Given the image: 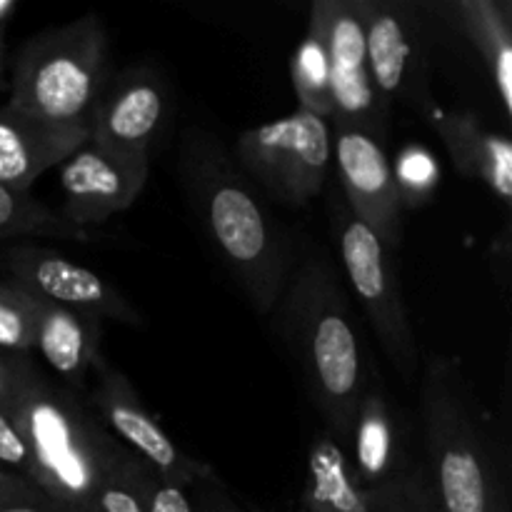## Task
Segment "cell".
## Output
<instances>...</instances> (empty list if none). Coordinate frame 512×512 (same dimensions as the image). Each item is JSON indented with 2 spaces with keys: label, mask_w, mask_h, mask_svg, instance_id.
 <instances>
[{
  "label": "cell",
  "mask_w": 512,
  "mask_h": 512,
  "mask_svg": "<svg viewBox=\"0 0 512 512\" xmlns=\"http://www.w3.org/2000/svg\"><path fill=\"white\" fill-rule=\"evenodd\" d=\"M28 238L88 240V233L65 223L58 213L45 208L30 193L0 185V245Z\"/></svg>",
  "instance_id": "cell-21"
},
{
  "label": "cell",
  "mask_w": 512,
  "mask_h": 512,
  "mask_svg": "<svg viewBox=\"0 0 512 512\" xmlns=\"http://www.w3.org/2000/svg\"><path fill=\"white\" fill-rule=\"evenodd\" d=\"M95 378L98 383L90 393L88 405L98 415L103 428L125 450L148 463L158 475L183 485V488H193L198 480L213 473L208 465L188 458L173 443V438L160 428L158 420L143 408L130 380L118 368L105 363V358L95 368Z\"/></svg>",
  "instance_id": "cell-11"
},
{
  "label": "cell",
  "mask_w": 512,
  "mask_h": 512,
  "mask_svg": "<svg viewBox=\"0 0 512 512\" xmlns=\"http://www.w3.org/2000/svg\"><path fill=\"white\" fill-rule=\"evenodd\" d=\"M248 512H270V510H260V508H248Z\"/></svg>",
  "instance_id": "cell-35"
},
{
  "label": "cell",
  "mask_w": 512,
  "mask_h": 512,
  "mask_svg": "<svg viewBox=\"0 0 512 512\" xmlns=\"http://www.w3.org/2000/svg\"><path fill=\"white\" fill-rule=\"evenodd\" d=\"M290 78L298 95V110L313 113L330 123L333 118V93H330V65L320 35L308 25V33L295 48L290 60Z\"/></svg>",
  "instance_id": "cell-22"
},
{
  "label": "cell",
  "mask_w": 512,
  "mask_h": 512,
  "mask_svg": "<svg viewBox=\"0 0 512 512\" xmlns=\"http://www.w3.org/2000/svg\"><path fill=\"white\" fill-rule=\"evenodd\" d=\"M430 475H425L438 512H495V468L458 368L430 360L420 388Z\"/></svg>",
  "instance_id": "cell-5"
},
{
  "label": "cell",
  "mask_w": 512,
  "mask_h": 512,
  "mask_svg": "<svg viewBox=\"0 0 512 512\" xmlns=\"http://www.w3.org/2000/svg\"><path fill=\"white\" fill-rule=\"evenodd\" d=\"M15 10H18V3H15V0H0V33H3L8 20L15 15Z\"/></svg>",
  "instance_id": "cell-32"
},
{
  "label": "cell",
  "mask_w": 512,
  "mask_h": 512,
  "mask_svg": "<svg viewBox=\"0 0 512 512\" xmlns=\"http://www.w3.org/2000/svg\"><path fill=\"white\" fill-rule=\"evenodd\" d=\"M370 512H438L430 495L425 475L413 470L400 483L388 485L383 490H375L370 500Z\"/></svg>",
  "instance_id": "cell-26"
},
{
  "label": "cell",
  "mask_w": 512,
  "mask_h": 512,
  "mask_svg": "<svg viewBox=\"0 0 512 512\" xmlns=\"http://www.w3.org/2000/svg\"><path fill=\"white\" fill-rule=\"evenodd\" d=\"M180 175L215 250L260 315L278 308L290 278L288 240L218 143L188 130Z\"/></svg>",
  "instance_id": "cell-1"
},
{
  "label": "cell",
  "mask_w": 512,
  "mask_h": 512,
  "mask_svg": "<svg viewBox=\"0 0 512 512\" xmlns=\"http://www.w3.org/2000/svg\"><path fill=\"white\" fill-rule=\"evenodd\" d=\"M28 443L33 480L70 512H95L100 488L125 450L75 390L53 385L43 373L13 410Z\"/></svg>",
  "instance_id": "cell-3"
},
{
  "label": "cell",
  "mask_w": 512,
  "mask_h": 512,
  "mask_svg": "<svg viewBox=\"0 0 512 512\" xmlns=\"http://www.w3.org/2000/svg\"><path fill=\"white\" fill-rule=\"evenodd\" d=\"M40 303L35 350L65 388L80 390L100 365V320L85 318L53 303Z\"/></svg>",
  "instance_id": "cell-18"
},
{
  "label": "cell",
  "mask_w": 512,
  "mask_h": 512,
  "mask_svg": "<svg viewBox=\"0 0 512 512\" xmlns=\"http://www.w3.org/2000/svg\"><path fill=\"white\" fill-rule=\"evenodd\" d=\"M40 303L18 285L0 283V353L25 355L35 350Z\"/></svg>",
  "instance_id": "cell-23"
},
{
  "label": "cell",
  "mask_w": 512,
  "mask_h": 512,
  "mask_svg": "<svg viewBox=\"0 0 512 512\" xmlns=\"http://www.w3.org/2000/svg\"><path fill=\"white\" fill-rule=\"evenodd\" d=\"M5 88V75H3V33H0V90Z\"/></svg>",
  "instance_id": "cell-33"
},
{
  "label": "cell",
  "mask_w": 512,
  "mask_h": 512,
  "mask_svg": "<svg viewBox=\"0 0 512 512\" xmlns=\"http://www.w3.org/2000/svg\"><path fill=\"white\" fill-rule=\"evenodd\" d=\"M143 460L133 453L125 455L123 463L108 475L95 500V512H145L140 495V473Z\"/></svg>",
  "instance_id": "cell-25"
},
{
  "label": "cell",
  "mask_w": 512,
  "mask_h": 512,
  "mask_svg": "<svg viewBox=\"0 0 512 512\" xmlns=\"http://www.w3.org/2000/svg\"><path fill=\"white\" fill-rule=\"evenodd\" d=\"M150 175V155L118 153L85 140L60 163V218L73 228L108 223L138 200Z\"/></svg>",
  "instance_id": "cell-12"
},
{
  "label": "cell",
  "mask_w": 512,
  "mask_h": 512,
  "mask_svg": "<svg viewBox=\"0 0 512 512\" xmlns=\"http://www.w3.org/2000/svg\"><path fill=\"white\" fill-rule=\"evenodd\" d=\"M458 20L470 43L483 55L493 90L505 115H512V28L503 0H458Z\"/></svg>",
  "instance_id": "cell-20"
},
{
  "label": "cell",
  "mask_w": 512,
  "mask_h": 512,
  "mask_svg": "<svg viewBox=\"0 0 512 512\" xmlns=\"http://www.w3.org/2000/svg\"><path fill=\"white\" fill-rule=\"evenodd\" d=\"M0 270L8 283L18 285L28 295L58 308L73 310L95 320H115L125 325H143V315L120 295L110 280L100 278L85 265L38 245L15 243L3 248Z\"/></svg>",
  "instance_id": "cell-10"
},
{
  "label": "cell",
  "mask_w": 512,
  "mask_h": 512,
  "mask_svg": "<svg viewBox=\"0 0 512 512\" xmlns=\"http://www.w3.org/2000/svg\"><path fill=\"white\" fill-rule=\"evenodd\" d=\"M333 158L348 208L393 253L403 235V203L393 178V163L383 143L365 130L333 123Z\"/></svg>",
  "instance_id": "cell-13"
},
{
  "label": "cell",
  "mask_w": 512,
  "mask_h": 512,
  "mask_svg": "<svg viewBox=\"0 0 512 512\" xmlns=\"http://www.w3.org/2000/svg\"><path fill=\"white\" fill-rule=\"evenodd\" d=\"M168 85L148 65L113 75L88 125V140L118 153H145L168 118Z\"/></svg>",
  "instance_id": "cell-14"
},
{
  "label": "cell",
  "mask_w": 512,
  "mask_h": 512,
  "mask_svg": "<svg viewBox=\"0 0 512 512\" xmlns=\"http://www.w3.org/2000/svg\"><path fill=\"white\" fill-rule=\"evenodd\" d=\"M0 512H70L33 480L0 470Z\"/></svg>",
  "instance_id": "cell-28"
},
{
  "label": "cell",
  "mask_w": 512,
  "mask_h": 512,
  "mask_svg": "<svg viewBox=\"0 0 512 512\" xmlns=\"http://www.w3.org/2000/svg\"><path fill=\"white\" fill-rule=\"evenodd\" d=\"M0 470H8V473L28 480L33 475L28 443H25L13 415L5 413V410H0Z\"/></svg>",
  "instance_id": "cell-30"
},
{
  "label": "cell",
  "mask_w": 512,
  "mask_h": 512,
  "mask_svg": "<svg viewBox=\"0 0 512 512\" xmlns=\"http://www.w3.org/2000/svg\"><path fill=\"white\" fill-rule=\"evenodd\" d=\"M333 233L345 278L358 303L363 305L380 348L385 350L400 378L413 383L420 370V353L390 250L363 220L355 218L348 205H338L335 210Z\"/></svg>",
  "instance_id": "cell-6"
},
{
  "label": "cell",
  "mask_w": 512,
  "mask_h": 512,
  "mask_svg": "<svg viewBox=\"0 0 512 512\" xmlns=\"http://www.w3.org/2000/svg\"><path fill=\"white\" fill-rule=\"evenodd\" d=\"M190 490H193V500L198 512H248V508H243V505L228 493V488L215 478V473L198 480Z\"/></svg>",
  "instance_id": "cell-31"
},
{
  "label": "cell",
  "mask_w": 512,
  "mask_h": 512,
  "mask_svg": "<svg viewBox=\"0 0 512 512\" xmlns=\"http://www.w3.org/2000/svg\"><path fill=\"white\" fill-rule=\"evenodd\" d=\"M38 375L40 370L25 355L0 353V410L13 415V410L18 408V403Z\"/></svg>",
  "instance_id": "cell-29"
},
{
  "label": "cell",
  "mask_w": 512,
  "mask_h": 512,
  "mask_svg": "<svg viewBox=\"0 0 512 512\" xmlns=\"http://www.w3.org/2000/svg\"><path fill=\"white\" fill-rule=\"evenodd\" d=\"M243 168L288 205H305L318 198L333 160L330 123L305 110L245 130L238 138Z\"/></svg>",
  "instance_id": "cell-7"
},
{
  "label": "cell",
  "mask_w": 512,
  "mask_h": 512,
  "mask_svg": "<svg viewBox=\"0 0 512 512\" xmlns=\"http://www.w3.org/2000/svg\"><path fill=\"white\" fill-rule=\"evenodd\" d=\"M348 458L360 488L368 493L400 483L415 470L410 465L403 418L385 390L375 383H370L360 398Z\"/></svg>",
  "instance_id": "cell-15"
},
{
  "label": "cell",
  "mask_w": 512,
  "mask_h": 512,
  "mask_svg": "<svg viewBox=\"0 0 512 512\" xmlns=\"http://www.w3.org/2000/svg\"><path fill=\"white\" fill-rule=\"evenodd\" d=\"M373 493L360 488L348 450L320 430L308 450V473L300 505L305 512H370Z\"/></svg>",
  "instance_id": "cell-19"
},
{
  "label": "cell",
  "mask_w": 512,
  "mask_h": 512,
  "mask_svg": "<svg viewBox=\"0 0 512 512\" xmlns=\"http://www.w3.org/2000/svg\"><path fill=\"white\" fill-rule=\"evenodd\" d=\"M393 178L405 210L433 198L440 170L433 155L423 145H405L393 163Z\"/></svg>",
  "instance_id": "cell-24"
},
{
  "label": "cell",
  "mask_w": 512,
  "mask_h": 512,
  "mask_svg": "<svg viewBox=\"0 0 512 512\" xmlns=\"http://www.w3.org/2000/svg\"><path fill=\"white\" fill-rule=\"evenodd\" d=\"M110 78L108 33L88 13L20 48L8 108L43 123L88 128Z\"/></svg>",
  "instance_id": "cell-4"
},
{
  "label": "cell",
  "mask_w": 512,
  "mask_h": 512,
  "mask_svg": "<svg viewBox=\"0 0 512 512\" xmlns=\"http://www.w3.org/2000/svg\"><path fill=\"white\" fill-rule=\"evenodd\" d=\"M310 28L320 35L328 53L333 93L330 123L365 130L385 143L390 105H385L370 80L365 0H315L310 10Z\"/></svg>",
  "instance_id": "cell-8"
},
{
  "label": "cell",
  "mask_w": 512,
  "mask_h": 512,
  "mask_svg": "<svg viewBox=\"0 0 512 512\" xmlns=\"http://www.w3.org/2000/svg\"><path fill=\"white\" fill-rule=\"evenodd\" d=\"M88 140V128L43 123L38 118L0 108V185L30 193L35 180L63 163Z\"/></svg>",
  "instance_id": "cell-16"
},
{
  "label": "cell",
  "mask_w": 512,
  "mask_h": 512,
  "mask_svg": "<svg viewBox=\"0 0 512 512\" xmlns=\"http://www.w3.org/2000/svg\"><path fill=\"white\" fill-rule=\"evenodd\" d=\"M425 118L448 148L455 168L465 178L483 180L505 205L512 203V145L505 135L490 133L473 113H445L430 105Z\"/></svg>",
  "instance_id": "cell-17"
},
{
  "label": "cell",
  "mask_w": 512,
  "mask_h": 512,
  "mask_svg": "<svg viewBox=\"0 0 512 512\" xmlns=\"http://www.w3.org/2000/svg\"><path fill=\"white\" fill-rule=\"evenodd\" d=\"M495 512H508V505L500 503V505H498V510H495Z\"/></svg>",
  "instance_id": "cell-34"
},
{
  "label": "cell",
  "mask_w": 512,
  "mask_h": 512,
  "mask_svg": "<svg viewBox=\"0 0 512 512\" xmlns=\"http://www.w3.org/2000/svg\"><path fill=\"white\" fill-rule=\"evenodd\" d=\"M365 50L375 90L385 105H433L428 90L430 45L413 0H365Z\"/></svg>",
  "instance_id": "cell-9"
},
{
  "label": "cell",
  "mask_w": 512,
  "mask_h": 512,
  "mask_svg": "<svg viewBox=\"0 0 512 512\" xmlns=\"http://www.w3.org/2000/svg\"><path fill=\"white\" fill-rule=\"evenodd\" d=\"M140 495L145 512H198L193 490L155 473L148 463L140 473Z\"/></svg>",
  "instance_id": "cell-27"
},
{
  "label": "cell",
  "mask_w": 512,
  "mask_h": 512,
  "mask_svg": "<svg viewBox=\"0 0 512 512\" xmlns=\"http://www.w3.org/2000/svg\"><path fill=\"white\" fill-rule=\"evenodd\" d=\"M280 325L303 370L308 395L325 430L348 450L355 415L370 378L348 298L328 263L308 258L288 278Z\"/></svg>",
  "instance_id": "cell-2"
},
{
  "label": "cell",
  "mask_w": 512,
  "mask_h": 512,
  "mask_svg": "<svg viewBox=\"0 0 512 512\" xmlns=\"http://www.w3.org/2000/svg\"><path fill=\"white\" fill-rule=\"evenodd\" d=\"M0 255H3V245H0Z\"/></svg>",
  "instance_id": "cell-36"
}]
</instances>
